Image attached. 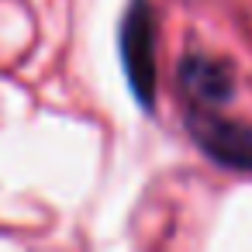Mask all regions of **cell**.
Returning a JSON list of instances; mask_svg holds the SVG:
<instances>
[{
    "label": "cell",
    "mask_w": 252,
    "mask_h": 252,
    "mask_svg": "<svg viewBox=\"0 0 252 252\" xmlns=\"http://www.w3.org/2000/svg\"><path fill=\"white\" fill-rule=\"evenodd\" d=\"M176 87L193 111H221L235 97V66L218 56H183L176 66Z\"/></svg>",
    "instance_id": "obj_3"
},
{
    "label": "cell",
    "mask_w": 252,
    "mask_h": 252,
    "mask_svg": "<svg viewBox=\"0 0 252 252\" xmlns=\"http://www.w3.org/2000/svg\"><path fill=\"white\" fill-rule=\"evenodd\" d=\"M121 66L131 94L145 111L156 107V18L145 0H131L118 32Z\"/></svg>",
    "instance_id": "obj_1"
},
{
    "label": "cell",
    "mask_w": 252,
    "mask_h": 252,
    "mask_svg": "<svg viewBox=\"0 0 252 252\" xmlns=\"http://www.w3.org/2000/svg\"><path fill=\"white\" fill-rule=\"evenodd\" d=\"M187 131L197 149L224 169L252 173V125L231 121L221 111H193L187 107Z\"/></svg>",
    "instance_id": "obj_2"
}]
</instances>
